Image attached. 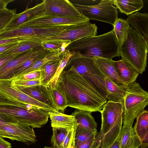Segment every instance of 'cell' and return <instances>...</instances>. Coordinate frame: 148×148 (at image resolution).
Masks as SVG:
<instances>
[{
	"label": "cell",
	"mask_w": 148,
	"mask_h": 148,
	"mask_svg": "<svg viewBox=\"0 0 148 148\" xmlns=\"http://www.w3.org/2000/svg\"><path fill=\"white\" fill-rule=\"evenodd\" d=\"M134 128L141 141L148 134V112L144 110L136 117Z\"/></svg>",
	"instance_id": "27"
},
{
	"label": "cell",
	"mask_w": 148,
	"mask_h": 148,
	"mask_svg": "<svg viewBox=\"0 0 148 148\" xmlns=\"http://www.w3.org/2000/svg\"><path fill=\"white\" fill-rule=\"evenodd\" d=\"M123 126L132 127L148 104V92L136 82L127 84L123 101Z\"/></svg>",
	"instance_id": "7"
},
{
	"label": "cell",
	"mask_w": 148,
	"mask_h": 148,
	"mask_svg": "<svg viewBox=\"0 0 148 148\" xmlns=\"http://www.w3.org/2000/svg\"><path fill=\"white\" fill-rule=\"evenodd\" d=\"M0 114L33 128L43 126L49 117L48 112L42 109L8 100L0 103Z\"/></svg>",
	"instance_id": "3"
},
{
	"label": "cell",
	"mask_w": 148,
	"mask_h": 148,
	"mask_svg": "<svg viewBox=\"0 0 148 148\" xmlns=\"http://www.w3.org/2000/svg\"><path fill=\"white\" fill-rule=\"evenodd\" d=\"M148 51V43L130 27L126 40L120 46V56L142 74L147 67Z\"/></svg>",
	"instance_id": "5"
},
{
	"label": "cell",
	"mask_w": 148,
	"mask_h": 148,
	"mask_svg": "<svg viewBox=\"0 0 148 148\" xmlns=\"http://www.w3.org/2000/svg\"><path fill=\"white\" fill-rule=\"evenodd\" d=\"M11 144L0 136V148H11Z\"/></svg>",
	"instance_id": "43"
},
{
	"label": "cell",
	"mask_w": 148,
	"mask_h": 148,
	"mask_svg": "<svg viewBox=\"0 0 148 148\" xmlns=\"http://www.w3.org/2000/svg\"><path fill=\"white\" fill-rule=\"evenodd\" d=\"M71 43L70 40L63 39L46 40L42 41L41 46L50 52L61 51L63 53Z\"/></svg>",
	"instance_id": "29"
},
{
	"label": "cell",
	"mask_w": 148,
	"mask_h": 148,
	"mask_svg": "<svg viewBox=\"0 0 148 148\" xmlns=\"http://www.w3.org/2000/svg\"><path fill=\"white\" fill-rule=\"evenodd\" d=\"M16 9L0 10V32L3 30L16 13Z\"/></svg>",
	"instance_id": "36"
},
{
	"label": "cell",
	"mask_w": 148,
	"mask_h": 148,
	"mask_svg": "<svg viewBox=\"0 0 148 148\" xmlns=\"http://www.w3.org/2000/svg\"><path fill=\"white\" fill-rule=\"evenodd\" d=\"M99 68L106 77L118 85L125 84L119 77L112 60L96 57L93 58Z\"/></svg>",
	"instance_id": "19"
},
{
	"label": "cell",
	"mask_w": 148,
	"mask_h": 148,
	"mask_svg": "<svg viewBox=\"0 0 148 148\" xmlns=\"http://www.w3.org/2000/svg\"><path fill=\"white\" fill-rule=\"evenodd\" d=\"M120 45L113 29L98 36L85 37L71 42L66 49L79 51L83 56L112 60L119 57Z\"/></svg>",
	"instance_id": "2"
},
{
	"label": "cell",
	"mask_w": 148,
	"mask_h": 148,
	"mask_svg": "<svg viewBox=\"0 0 148 148\" xmlns=\"http://www.w3.org/2000/svg\"><path fill=\"white\" fill-rule=\"evenodd\" d=\"M121 138V133L114 143L108 148H120V140Z\"/></svg>",
	"instance_id": "45"
},
{
	"label": "cell",
	"mask_w": 148,
	"mask_h": 148,
	"mask_svg": "<svg viewBox=\"0 0 148 148\" xmlns=\"http://www.w3.org/2000/svg\"><path fill=\"white\" fill-rule=\"evenodd\" d=\"M100 112L101 125L99 133L102 135L101 143L102 145L108 148L120 133L123 123V102L108 101Z\"/></svg>",
	"instance_id": "4"
},
{
	"label": "cell",
	"mask_w": 148,
	"mask_h": 148,
	"mask_svg": "<svg viewBox=\"0 0 148 148\" xmlns=\"http://www.w3.org/2000/svg\"><path fill=\"white\" fill-rule=\"evenodd\" d=\"M0 94L10 101L30 105L47 112H58L48 105L31 97L12 85L11 80H0Z\"/></svg>",
	"instance_id": "10"
},
{
	"label": "cell",
	"mask_w": 148,
	"mask_h": 148,
	"mask_svg": "<svg viewBox=\"0 0 148 148\" xmlns=\"http://www.w3.org/2000/svg\"><path fill=\"white\" fill-rule=\"evenodd\" d=\"M48 113L52 127H62L67 129L75 128L76 120L73 116L66 114L58 112Z\"/></svg>",
	"instance_id": "22"
},
{
	"label": "cell",
	"mask_w": 148,
	"mask_h": 148,
	"mask_svg": "<svg viewBox=\"0 0 148 148\" xmlns=\"http://www.w3.org/2000/svg\"><path fill=\"white\" fill-rule=\"evenodd\" d=\"M42 78L41 71L40 69H39L21 75L17 76L14 77L11 80H40Z\"/></svg>",
	"instance_id": "37"
},
{
	"label": "cell",
	"mask_w": 148,
	"mask_h": 148,
	"mask_svg": "<svg viewBox=\"0 0 148 148\" xmlns=\"http://www.w3.org/2000/svg\"><path fill=\"white\" fill-rule=\"evenodd\" d=\"M47 89L49 95L56 106V110L58 112H64L67 106L66 100L64 96L56 87L53 89Z\"/></svg>",
	"instance_id": "34"
},
{
	"label": "cell",
	"mask_w": 148,
	"mask_h": 148,
	"mask_svg": "<svg viewBox=\"0 0 148 148\" xmlns=\"http://www.w3.org/2000/svg\"><path fill=\"white\" fill-rule=\"evenodd\" d=\"M74 128L70 129L63 143L62 148H70L73 139Z\"/></svg>",
	"instance_id": "39"
},
{
	"label": "cell",
	"mask_w": 148,
	"mask_h": 148,
	"mask_svg": "<svg viewBox=\"0 0 148 148\" xmlns=\"http://www.w3.org/2000/svg\"><path fill=\"white\" fill-rule=\"evenodd\" d=\"M26 39H27L21 38H13L0 40V46L11 42L20 41Z\"/></svg>",
	"instance_id": "42"
},
{
	"label": "cell",
	"mask_w": 148,
	"mask_h": 148,
	"mask_svg": "<svg viewBox=\"0 0 148 148\" xmlns=\"http://www.w3.org/2000/svg\"><path fill=\"white\" fill-rule=\"evenodd\" d=\"M62 57V55L58 59L47 62L40 68L42 71L44 75L40 80V85L46 86L53 77L60 62Z\"/></svg>",
	"instance_id": "26"
},
{
	"label": "cell",
	"mask_w": 148,
	"mask_h": 148,
	"mask_svg": "<svg viewBox=\"0 0 148 148\" xmlns=\"http://www.w3.org/2000/svg\"><path fill=\"white\" fill-rule=\"evenodd\" d=\"M55 87L65 98L67 106L77 110L100 112L107 101L72 66L65 67Z\"/></svg>",
	"instance_id": "1"
},
{
	"label": "cell",
	"mask_w": 148,
	"mask_h": 148,
	"mask_svg": "<svg viewBox=\"0 0 148 148\" xmlns=\"http://www.w3.org/2000/svg\"><path fill=\"white\" fill-rule=\"evenodd\" d=\"M62 54L61 51L50 52L35 61L29 67L16 77L39 69L42 66L47 62L60 58Z\"/></svg>",
	"instance_id": "31"
},
{
	"label": "cell",
	"mask_w": 148,
	"mask_h": 148,
	"mask_svg": "<svg viewBox=\"0 0 148 148\" xmlns=\"http://www.w3.org/2000/svg\"><path fill=\"white\" fill-rule=\"evenodd\" d=\"M113 26L116 38L120 46L127 37L130 25L126 20L119 18L117 19Z\"/></svg>",
	"instance_id": "28"
},
{
	"label": "cell",
	"mask_w": 148,
	"mask_h": 148,
	"mask_svg": "<svg viewBox=\"0 0 148 148\" xmlns=\"http://www.w3.org/2000/svg\"><path fill=\"white\" fill-rule=\"evenodd\" d=\"M84 15L71 18L60 16L44 12L24 23L19 27L46 26L65 27L89 21Z\"/></svg>",
	"instance_id": "9"
},
{
	"label": "cell",
	"mask_w": 148,
	"mask_h": 148,
	"mask_svg": "<svg viewBox=\"0 0 148 148\" xmlns=\"http://www.w3.org/2000/svg\"><path fill=\"white\" fill-rule=\"evenodd\" d=\"M138 148H148V143H142Z\"/></svg>",
	"instance_id": "48"
},
{
	"label": "cell",
	"mask_w": 148,
	"mask_h": 148,
	"mask_svg": "<svg viewBox=\"0 0 148 148\" xmlns=\"http://www.w3.org/2000/svg\"><path fill=\"white\" fill-rule=\"evenodd\" d=\"M19 42H11L0 46V54L15 46Z\"/></svg>",
	"instance_id": "41"
},
{
	"label": "cell",
	"mask_w": 148,
	"mask_h": 148,
	"mask_svg": "<svg viewBox=\"0 0 148 148\" xmlns=\"http://www.w3.org/2000/svg\"><path fill=\"white\" fill-rule=\"evenodd\" d=\"M42 41L34 39H26L19 41L15 46L0 54V58L19 55L41 46Z\"/></svg>",
	"instance_id": "21"
},
{
	"label": "cell",
	"mask_w": 148,
	"mask_h": 148,
	"mask_svg": "<svg viewBox=\"0 0 148 148\" xmlns=\"http://www.w3.org/2000/svg\"><path fill=\"white\" fill-rule=\"evenodd\" d=\"M14 1V0H0V10L7 9L8 4Z\"/></svg>",
	"instance_id": "44"
},
{
	"label": "cell",
	"mask_w": 148,
	"mask_h": 148,
	"mask_svg": "<svg viewBox=\"0 0 148 148\" xmlns=\"http://www.w3.org/2000/svg\"><path fill=\"white\" fill-rule=\"evenodd\" d=\"M131 27L148 42V14L138 12L130 15L126 20Z\"/></svg>",
	"instance_id": "18"
},
{
	"label": "cell",
	"mask_w": 148,
	"mask_h": 148,
	"mask_svg": "<svg viewBox=\"0 0 148 148\" xmlns=\"http://www.w3.org/2000/svg\"><path fill=\"white\" fill-rule=\"evenodd\" d=\"M45 11V0H44L34 7L27 8L21 13L16 14L4 30L19 27Z\"/></svg>",
	"instance_id": "15"
},
{
	"label": "cell",
	"mask_w": 148,
	"mask_h": 148,
	"mask_svg": "<svg viewBox=\"0 0 148 148\" xmlns=\"http://www.w3.org/2000/svg\"><path fill=\"white\" fill-rule=\"evenodd\" d=\"M73 4L85 16L109 23L113 26L118 18L117 8L114 6L112 0H102L95 5Z\"/></svg>",
	"instance_id": "8"
},
{
	"label": "cell",
	"mask_w": 148,
	"mask_h": 148,
	"mask_svg": "<svg viewBox=\"0 0 148 148\" xmlns=\"http://www.w3.org/2000/svg\"><path fill=\"white\" fill-rule=\"evenodd\" d=\"M0 136L3 137V134L1 131H0Z\"/></svg>",
	"instance_id": "50"
},
{
	"label": "cell",
	"mask_w": 148,
	"mask_h": 148,
	"mask_svg": "<svg viewBox=\"0 0 148 148\" xmlns=\"http://www.w3.org/2000/svg\"><path fill=\"white\" fill-rule=\"evenodd\" d=\"M45 12L66 17H77L82 15L68 0H45Z\"/></svg>",
	"instance_id": "13"
},
{
	"label": "cell",
	"mask_w": 148,
	"mask_h": 148,
	"mask_svg": "<svg viewBox=\"0 0 148 148\" xmlns=\"http://www.w3.org/2000/svg\"><path fill=\"white\" fill-rule=\"evenodd\" d=\"M75 53V51H71L66 49L62 55L61 61L55 74L46 86L47 88L53 89L55 88L57 82L61 72L69 61L71 58Z\"/></svg>",
	"instance_id": "30"
},
{
	"label": "cell",
	"mask_w": 148,
	"mask_h": 148,
	"mask_svg": "<svg viewBox=\"0 0 148 148\" xmlns=\"http://www.w3.org/2000/svg\"><path fill=\"white\" fill-rule=\"evenodd\" d=\"M42 48L40 46L27 51L9 61L0 69V80H12L13 78L14 71Z\"/></svg>",
	"instance_id": "14"
},
{
	"label": "cell",
	"mask_w": 148,
	"mask_h": 148,
	"mask_svg": "<svg viewBox=\"0 0 148 148\" xmlns=\"http://www.w3.org/2000/svg\"><path fill=\"white\" fill-rule=\"evenodd\" d=\"M112 0L120 11L127 15L140 10L143 6L142 0Z\"/></svg>",
	"instance_id": "25"
},
{
	"label": "cell",
	"mask_w": 148,
	"mask_h": 148,
	"mask_svg": "<svg viewBox=\"0 0 148 148\" xmlns=\"http://www.w3.org/2000/svg\"><path fill=\"white\" fill-rule=\"evenodd\" d=\"M121 133L120 148H138L142 144L132 127L122 126Z\"/></svg>",
	"instance_id": "20"
},
{
	"label": "cell",
	"mask_w": 148,
	"mask_h": 148,
	"mask_svg": "<svg viewBox=\"0 0 148 148\" xmlns=\"http://www.w3.org/2000/svg\"><path fill=\"white\" fill-rule=\"evenodd\" d=\"M43 148H54L53 147H47V146H45Z\"/></svg>",
	"instance_id": "49"
},
{
	"label": "cell",
	"mask_w": 148,
	"mask_h": 148,
	"mask_svg": "<svg viewBox=\"0 0 148 148\" xmlns=\"http://www.w3.org/2000/svg\"><path fill=\"white\" fill-rule=\"evenodd\" d=\"M5 123L17 124L13 121L2 118L0 116V126Z\"/></svg>",
	"instance_id": "46"
},
{
	"label": "cell",
	"mask_w": 148,
	"mask_h": 148,
	"mask_svg": "<svg viewBox=\"0 0 148 148\" xmlns=\"http://www.w3.org/2000/svg\"><path fill=\"white\" fill-rule=\"evenodd\" d=\"M70 66L74 67L105 100L108 101V93L104 81L106 77L93 59L84 57L79 51H76L65 67Z\"/></svg>",
	"instance_id": "6"
},
{
	"label": "cell",
	"mask_w": 148,
	"mask_h": 148,
	"mask_svg": "<svg viewBox=\"0 0 148 148\" xmlns=\"http://www.w3.org/2000/svg\"><path fill=\"white\" fill-rule=\"evenodd\" d=\"M50 53V52L45 50L42 47L39 51L32 55L14 71L13 78L27 69L35 61Z\"/></svg>",
	"instance_id": "32"
},
{
	"label": "cell",
	"mask_w": 148,
	"mask_h": 148,
	"mask_svg": "<svg viewBox=\"0 0 148 148\" xmlns=\"http://www.w3.org/2000/svg\"><path fill=\"white\" fill-rule=\"evenodd\" d=\"M15 86L31 97L46 104L56 110L46 86L41 85L26 87Z\"/></svg>",
	"instance_id": "16"
},
{
	"label": "cell",
	"mask_w": 148,
	"mask_h": 148,
	"mask_svg": "<svg viewBox=\"0 0 148 148\" xmlns=\"http://www.w3.org/2000/svg\"><path fill=\"white\" fill-rule=\"evenodd\" d=\"M91 112L76 109L71 115L75 119V127H80L91 130L97 129V123L91 115Z\"/></svg>",
	"instance_id": "24"
},
{
	"label": "cell",
	"mask_w": 148,
	"mask_h": 148,
	"mask_svg": "<svg viewBox=\"0 0 148 148\" xmlns=\"http://www.w3.org/2000/svg\"><path fill=\"white\" fill-rule=\"evenodd\" d=\"M11 84L16 86L28 87L40 85V80H11Z\"/></svg>",
	"instance_id": "38"
},
{
	"label": "cell",
	"mask_w": 148,
	"mask_h": 148,
	"mask_svg": "<svg viewBox=\"0 0 148 148\" xmlns=\"http://www.w3.org/2000/svg\"><path fill=\"white\" fill-rule=\"evenodd\" d=\"M99 133L97 129L75 127L73 140L74 142H85L95 138Z\"/></svg>",
	"instance_id": "33"
},
{
	"label": "cell",
	"mask_w": 148,
	"mask_h": 148,
	"mask_svg": "<svg viewBox=\"0 0 148 148\" xmlns=\"http://www.w3.org/2000/svg\"><path fill=\"white\" fill-rule=\"evenodd\" d=\"M97 30L95 24L88 21L67 27L59 34L45 40L63 39L70 40L71 42L85 37L95 36Z\"/></svg>",
	"instance_id": "12"
},
{
	"label": "cell",
	"mask_w": 148,
	"mask_h": 148,
	"mask_svg": "<svg viewBox=\"0 0 148 148\" xmlns=\"http://www.w3.org/2000/svg\"><path fill=\"white\" fill-rule=\"evenodd\" d=\"M114 66L120 78L125 84L135 82L139 75L137 71L129 63L121 59L113 60Z\"/></svg>",
	"instance_id": "17"
},
{
	"label": "cell",
	"mask_w": 148,
	"mask_h": 148,
	"mask_svg": "<svg viewBox=\"0 0 148 148\" xmlns=\"http://www.w3.org/2000/svg\"><path fill=\"white\" fill-rule=\"evenodd\" d=\"M34 128L21 123H5L0 126L3 138L16 140L27 145L35 143L36 136Z\"/></svg>",
	"instance_id": "11"
},
{
	"label": "cell",
	"mask_w": 148,
	"mask_h": 148,
	"mask_svg": "<svg viewBox=\"0 0 148 148\" xmlns=\"http://www.w3.org/2000/svg\"><path fill=\"white\" fill-rule=\"evenodd\" d=\"M20 55L7 56L0 58V69L9 61Z\"/></svg>",
	"instance_id": "40"
},
{
	"label": "cell",
	"mask_w": 148,
	"mask_h": 148,
	"mask_svg": "<svg viewBox=\"0 0 148 148\" xmlns=\"http://www.w3.org/2000/svg\"><path fill=\"white\" fill-rule=\"evenodd\" d=\"M70 130L62 127H53V134L51 139L52 147L62 148L65 138Z\"/></svg>",
	"instance_id": "35"
},
{
	"label": "cell",
	"mask_w": 148,
	"mask_h": 148,
	"mask_svg": "<svg viewBox=\"0 0 148 148\" xmlns=\"http://www.w3.org/2000/svg\"><path fill=\"white\" fill-rule=\"evenodd\" d=\"M104 81L108 93V101L123 102L127 84L118 85L106 77L105 78Z\"/></svg>",
	"instance_id": "23"
},
{
	"label": "cell",
	"mask_w": 148,
	"mask_h": 148,
	"mask_svg": "<svg viewBox=\"0 0 148 148\" xmlns=\"http://www.w3.org/2000/svg\"><path fill=\"white\" fill-rule=\"evenodd\" d=\"M7 100L5 97L0 94V103L4 102Z\"/></svg>",
	"instance_id": "47"
}]
</instances>
